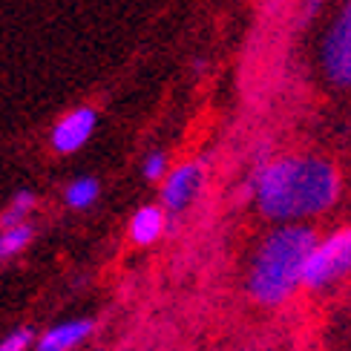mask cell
I'll return each instance as SVG.
<instances>
[{"label": "cell", "instance_id": "cell-12", "mask_svg": "<svg viewBox=\"0 0 351 351\" xmlns=\"http://www.w3.org/2000/svg\"><path fill=\"white\" fill-rule=\"evenodd\" d=\"M32 348V331L29 328H14L0 340V351H29Z\"/></svg>", "mask_w": 351, "mask_h": 351}, {"label": "cell", "instance_id": "cell-11", "mask_svg": "<svg viewBox=\"0 0 351 351\" xmlns=\"http://www.w3.org/2000/svg\"><path fill=\"white\" fill-rule=\"evenodd\" d=\"M32 208H35V193H29V190H21V193L12 199L9 210L3 213V228L23 225V219L29 216V210H32Z\"/></svg>", "mask_w": 351, "mask_h": 351}, {"label": "cell", "instance_id": "cell-8", "mask_svg": "<svg viewBox=\"0 0 351 351\" xmlns=\"http://www.w3.org/2000/svg\"><path fill=\"white\" fill-rule=\"evenodd\" d=\"M167 228V216L165 208H156V204H147V208H138L130 219V239L136 245H153Z\"/></svg>", "mask_w": 351, "mask_h": 351}, {"label": "cell", "instance_id": "cell-13", "mask_svg": "<svg viewBox=\"0 0 351 351\" xmlns=\"http://www.w3.org/2000/svg\"><path fill=\"white\" fill-rule=\"evenodd\" d=\"M167 173V156L165 153H150L147 158H144V176L147 179H162V176Z\"/></svg>", "mask_w": 351, "mask_h": 351}, {"label": "cell", "instance_id": "cell-3", "mask_svg": "<svg viewBox=\"0 0 351 351\" xmlns=\"http://www.w3.org/2000/svg\"><path fill=\"white\" fill-rule=\"evenodd\" d=\"M348 271H351V228H340L314 245L308 262H305L302 285L314 291L326 288L331 282L343 280Z\"/></svg>", "mask_w": 351, "mask_h": 351}, {"label": "cell", "instance_id": "cell-4", "mask_svg": "<svg viewBox=\"0 0 351 351\" xmlns=\"http://www.w3.org/2000/svg\"><path fill=\"white\" fill-rule=\"evenodd\" d=\"M326 72L331 81L351 86V0L343 6L326 40Z\"/></svg>", "mask_w": 351, "mask_h": 351}, {"label": "cell", "instance_id": "cell-1", "mask_svg": "<svg viewBox=\"0 0 351 351\" xmlns=\"http://www.w3.org/2000/svg\"><path fill=\"white\" fill-rule=\"evenodd\" d=\"M340 193V179L323 158H280L256 179V204L268 219L297 222L328 210Z\"/></svg>", "mask_w": 351, "mask_h": 351}, {"label": "cell", "instance_id": "cell-9", "mask_svg": "<svg viewBox=\"0 0 351 351\" xmlns=\"http://www.w3.org/2000/svg\"><path fill=\"white\" fill-rule=\"evenodd\" d=\"M98 190H101V187H98L95 179H90V176H81V179H75V182L66 187L64 199H66L69 208L84 210V208H90V204L98 199Z\"/></svg>", "mask_w": 351, "mask_h": 351}, {"label": "cell", "instance_id": "cell-10", "mask_svg": "<svg viewBox=\"0 0 351 351\" xmlns=\"http://www.w3.org/2000/svg\"><path fill=\"white\" fill-rule=\"evenodd\" d=\"M32 242V225H12L0 230V259L21 254L23 247Z\"/></svg>", "mask_w": 351, "mask_h": 351}, {"label": "cell", "instance_id": "cell-2", "mask_svg": "<svg viewBox=\"0 0 351 351\" xmlns=\"http://www.w3.org/2000/svg\"><path fill=\"white\" fill-rule=\"evenodd\" d=\"M314 245H317L314 230L302 225H285L274 230L256 251L251 280H247L251 297L262 305L285 302L302 285L305 262H308Z\"/></svg>", "mask_w": 351, "mask_h": 351}, {"label": "cell", "instance_id": "cell-7", "mask_svg": "<svg viewBox=\"0 0 351 351\" xmlns=\"http://www.w3.org/2000/svg\"><path fill=\"white\" fill-rule=\"evenodd\" d=\"M90 334H93V319H66V323H58L49 331H43L35 343V351H72Z\"/></svg>", "mask_w": 351, "mask_h": 351}, {"label": "cell", "instance_id": "cell-5", "mask_svg": "<svg viewBox=\"0 0 351 351\" xmlns=\"http://www.w3.org/2000/svg\"><path fill=\"white\" fill-rule=\"evenodd\" d=\"M95 124H98V115L90 107H78V110L66 112L64 119L55 124V130H52V147L58 153H64V156L81 150L84 144L90 141Z\"/></svg>", "mask_w": 351, "mask_h": 351}, {"label": "cell", "instance_id": "cell-6", "mask_svg": "<svg viewBox=\"0 0 351 351\" xmlns=\"http://www.w3.org/2000/svg\"><path fill=\"white\" fill-rule=\"evenodd\" d=\"M199 184H202V167L199 165H182L176 167L162 187V202L167 210H184L187 202L199 193Z\"/></svg>", "mask_w": 351, "mask_h": 351}]
</instances>
